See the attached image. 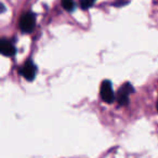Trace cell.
Returning a JSON list of instances; mask_svg holds the SVG:
<instances>
[{
	"label": "cell",
	"instance_id": "cell-3",
	"mask_svg": "<svg viewBox=\"0 0 158 158\" xmlns=\"http://www.w3.org/2000/svg\"><path fill=\"white\" fill-rule=\"evenodd\" d=\"M134 92V88L132 87L131 84L126 82L125 85L120 87L116 94V100L120 106H126L129 103V95Z\"/></svg>",
	"mask_w": 158,
	"mask_h": 158
},
{
	"label": "cell",
	"instance_id": "cell-1",
	"mask_svg": "<svg viewBox=\"0 0 158 158\" xmlns=\"http://www.w3.org/2000/svg\"><path fill=\"white\" fill-rule=\"evenodd\" d=\"M36 26V15L31 12H27L21 15L19 21V27L23 33L31 34Z\"/></svg>",
	"mask_w": 158,
	"mask_h": 158
},
{
	"label": "cell",
	"instance_id": "cell-2",
	"mask_svg": "<svg viewBox=\"0 0 158 158\" xmlns=\"http://www.w3.org/2000/svg\"><path fill=\"white\" fill-rule=\"evenodd\" d=\"M100 97L105 103L112 104L116 99V95L113 90L112 82L110 80H104L101 84V89H100Z\"/></svg>",
	"mask_w": 158,
	"mask_h": 158
},
{
	"label": "cell",
	"instance_id": "cell-7",
	"mask_svg": "<svg viewBox=\"0 0 158 158\" xmlns=\"http://www.w3.org/2000/svg\"><path fill=\"white\" fill-rule=\"evenodd\" d=\"M97 0H80V8L82 10H88L95 3Z\"/></svg>",
	"mask_w": 158,
	"mask_h": 158
},
{
	"label": "cell",
	"instance_id": "cell-4",
	"mask_svg": "<svg viewBox=\"0 0 158 158\" xmlns=\"http://www.w3.org/2000/svg\"><path fill=\"white\" fill-rule=\"evenodd\" d=\"M19 73H20V75H22L25 79H27L28 81H31V80L35 79L36 75H37V66H36V64L34 63L31 60H29V61H27L26 63L20 68Z\"/></svg>",
	"mask_w": 158,
	"mask_h": 158
},
{
	"label": "cell",
	"instance_id": "cell-6",
	"mask_svg": "<svg viewBox=\"0 0 158 158\" xmlns=\"http://www.w3.org/2000/svg\"><path fill=\"white\" fill-rule=\"evenodd\" d=\"M61 3H62V7L68 12H72L74 11L75 9V3H74V0H61Z\"/></svg>",
	"mask_w": 158,
	"mask_h": 158
},
{
	"label": "cell",
	"instance_id": "cell-9",
	"mask_svg": "<svg viewBox=\"0 0 158 158\" xmlns=\"http://www.w3.org/2000/svg\"><path fill=\"white\" fill-rule=\"evenodd\" d=\"M157 112H158V99H157Z\"/></svg>",
	"mask_w": 158,
	"mask_h": 158
},
{
	"label": "cell",
	"instance_id": "cell-5",
	"mask_svg": "<svg viewBox=\"0 0 158 158\" xmlns=\"http://www.w3.org/2000/svg\"><path fill=\"white\" fill-rule=\"evenodd\" d=\"M16 53V49L14 44L8 39H0V54L5 56H13Z\"/></svg>",
	"mask_w": 158,
	"mask_h": 158
},
{
	"label": "cell",
	"instance_id": "cell-8",
	"mask_svg": "<svg viewBox=\"0 0 158 158\" xmlns=\"http://www.w3.org/2000/svg\"><path fill=\"white\" fill-rule=\"evenodd\" d=\"M6 11V6L2 2H0V13H3Z\"/></svg>",
	"mask_w": 158,
	"mask_h": 158
}]
</instances>
